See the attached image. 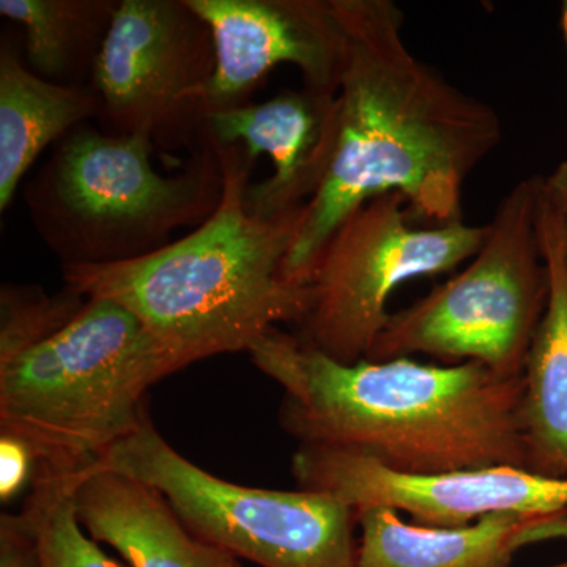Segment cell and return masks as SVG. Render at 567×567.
<instances>
[{
    "instance_id": "24",
    "label": "cell",
    "mask_w": 567,
    "mask_h": 567,
    "mask_svg": "<svg viewBox=\"0 0 567 567\" xmlns=\"http://www.w3.org/2000/svg\"><path fill=\"white\" fill-rule=\"evenodd\" d=\"M550 567H567V561L559 563V565L550 566Z\"/></svg>"
},
{
    "instance_id": "8",
    "label": "cell",
    "mask_w": 567,
    "mask_h": 567,
    "mask_svg": "<svg viewBox=\"0 0 567 567\" xmlns=\"http://www.w3.org/2000/svg\"><path fill=\"white\" fill-rule=\"evenodd\" d=\"M487 226H412L404 197L382 194L352 213L330 238L311 281L297 336L341 363L365 360L382 333L391 293L410 279L450 274L472 259Z\"/></svg>"
},
{
    "instance_id": "14",
    "label": "cell",
    "mask_w": 567,
    "mask_h": 567,
    "mask_svg": "<svg viewBox=\"0 0 567 567\" xmlns=\"http://www.w3.org/2000/svg\"><path fill=\"white\" fill-rule=\"evenodd\" d=\"M74 505L85 533L130 567H244L194 535L159 492L133 477L89 466L78 480Z\"/></svg>"
},
{
    "instance_id": "1",
    "label": "cell",
    "mask_w": 567,
    "mask_h": 567,
    "mask_svg": "<svg viewBox=\"0 0 567 567\" xmlns=\"http://www.w3.org/2000/svg\"><path fill=\"white\" fill-rule=\"evenodd\" d=\"M334 7L347 39L338 144L284 265L287 281L298 286H309L339 226L382 194L404 197L412 218L427 226L464 221L466 178L503 140L487 103L406 48L398 3L334 0Z\"/></svg>"
},
{
    "instance_id": "4",
    "label": "cell",
    "mask_w": 567,
    "mask_h": 567,
    "mask_svg": "<svg viewBox=\"0 0 567 567\" xmlns=\"http://www.w3.org/2000/svg\"><path fill=\"white\" fill-rule=\"evenodd\" d=\"M183 368L123 306L85 298L61 330L0 357V434L37 464L81 472L140 429L148 388Z\"/></svg>"
},
{
    "instance_id": "5",
    "label": "cell",
    "mask_w": 567,
    "mask_h": 567,
    "mask_svg": "<svg viewBox=\"0 0 567 567\" xmlns=\"http://www.w3.org/2000/svg\"><path fill=\"white\" fill-rule=\"evenodd\" d=\"M155 151L148 137L104 133L91 122L54 145L22 199L62 267L132 262L210 218L224 192L210 133L174 175L153 167Z\"/></svg>"
},
{
    "instance_id": "7",
    "label": "cell",
    "mask_w": 567,
    "mask_h": 567,
    "mask_svg": "<svg viewBox=\"0 0 567 567\" xmlns=\"http://www.w3.org/2000/svg\"><path fill=\"white\" fill-rule=\"evenodd\" d=\"M93 468L133 477L167 499L194 535L260 567H354L358 513L327 492L241 486L174 450L145 416Z\"/></svg>"
},
{
    "instance_id": "20",
    "label": "cell",
    "mask_w": 567,
    "mask_h": 567,
    "mask_svg": "<svg viewBox=\"0 0 567 567\" xmlns=\"http://www.w3.org/2000/svg\"><path fill=\"white\" fill-rule=\"evenodd\" d=\"M37 468L35 454L22 440L0 434V499L10 502L18 492L33 480Z\"/></svg>"
},
{
    "instance_id": "11",
    "label": "cell",
    "mask_w": 567,
    "mask_h": 567,
    "mask_svg": "<svg viewBox=\"0 0 567 567\" xmlns=\"http://www.w3.org/2000/svg\"><path fill=\"white\" fill-rule=\"evenodd\" d=\"M210 25L216 69L212 112L251 103L276 66L301 71L305 87L338 93L347 39L334 0H188Z\"/></svg>"
},
{
    "instance_id": "23",
    "label": "cell",
    "mask_w": 567,
    "mask_h": 567,
    "mask_svg": "<svg viewBox=\"0 0 567 567\" xmlns=\"http://www.w3.org/2000/svg\"><path fill=\"white\" fill-rule=\"evenodd\" d=\"M559 22H561L563 37H565L566 48H567V0H566V2H563L561 20H559Z\"/></svg>"
},
{
    "instance_id": "22",
    "label": "cell",
    "mask_w": 567,
    "mask_h": 567,
    "mask_svg": "<svg viewBox=\"0 0 567 567\" xmlns=\"http://www.w3.org/2000/svg\"><path fill=\"white\" fill-rule=\"evenodd\" d=\"M544 189L551 203L557 205L566 218V249H567V159L559 163L557 169L548 177H544Z\"/></svg>"
},
{
    "instance_id": "21",
    "label": "cell",
    "mask_w": 567,
    "mask_h": 567,
    "mask_svg": "<svg viewBox=\"0 0 567 567\" xmlns=\"http://www.w3.org/2000/svg\"><path fill=\"white\" fill-rule=\"evenodd\" d=\"M0 567H39L35 537L22 513L0 517Z\"/></svg>"
},
{
    "instance_id": "17",
    "label": "cell",
    "mask_w": 567,
    "mask_h": 567,
    "mask_svg": "<svg viewBox=\"0 0 567 567\" xmlns=\"http://www.w3.org/2000/svg\"><path fill=\"white\" fill-rule=\"evenodd\" d=\"M121 0H0V14L24 31L33 73L62 85H91Z\"/></svg>"
},
{
    "instance_id": "16",
    "label": "cell",
    "mask_w": 567,
    "mask_h": 567,
    "mask_svg": "<svg viewBox=\"0 0 567 567\" xmlns=\"http://www.w3.org/2000/svg\"><path fill=\"white\" fill-rule=\"evenodd\" d=\"M91 85L54 84L22 63L9 41L0 47V212L9 210L22 178L50 145L99 121Z\"/></svg>"
},
{
    "instance_id": "19",
    "label": "cell",
    "mask_w": 567,
    "mask_h": 567,
    "mask_svg": "<svg viewBox=\"0 0 567 567\" xmlns=\"http://www.w3.org/2000/svg\"><path fill=\"white\" fill-rule=\"evenodd\" d=\"M85 298L63 289L48 295L39 286L3 284L0 289V357L61 330L84 306Z\"/></svg>"
},
{
    "instance_id": "3",
    "label": "cell",
    "mask_w": 567,
    "mask_h": 567,
    "mask_svg": "<svg viewBox=\"0 0 567 567\" xmlns=\"http://www.w3.org/2000/svg\"><path fill=\"white\" fill-rule=\"evenodd\" d=\"M216 147L224 192L207 221L132 262L62 267L66 289L123 306L185 365L249 352L276 324L298 327L311 303V287L284 276L308 204L254 215L246 189L256 159L238 144Z\"/></svg>"
},
{
    "instance_id": "15",
    "label": "cell",
    "mask_w": 567,
    "mask_h": 567,
    "mask_svg": "<svg viewBox=\"0 0 567 567\" xmlns=\"http://www.w3.org/2000/svg\"><path fill=\"white\" fill-rule=\"evenodd\" d=\"M354 567H507L518 548L567 539V513L488 516L461 527L406 524L390 507L358 511Z\"/></svg>"
},
{
    "instance_id": "2",
    "label": "cell",
    "mask_w": 567,
    "mask_h": 567,
    "mask_svg": "<svg viewBox=\"0 0 567 567\" xmlns=\"http://www.w3.org/2000/svg\"><path fill=\"white\" fill-rule=\"evenodd\" d=\"M248 353L282 388L281 425L300 445L349 451L405 475L528 470L524 375L412 358L346 364L279 328Z\"/></svg>"
},
{
    "instance_id": "13",
    "label": "cell",
    "mask_w": 567,
    "mask_h": 567,
    "mask_svg": "<svg viewBox=\"0 0 567 567\" xmlns=\"http://www.w3.org/2000/svg\"><path fill=\"white\" fill-rule=\"evenodd\" d=\"M536 229L548 274L546 311L524 369L522 431L529 472L567 477V249L566 218L540 177Z\"/></svg>"
},
{
    "instance_id": "12",
    "label": "cell",
    "mask_w": 567,
    "mask_h": 567,
    "mask_svg": "<svg viewBox=\"0 0 567 567\" xmlns=\"http://www.w3.org/2000/svg\"><path fill=\"white\" fill-rule=\"evenodd\" d=\"M207 132L216 144H238L252 159H271L274 174L249 183L246 207L265 218L282 215L308 204L330 171L338 144V93L305 85L284 89L267 102L212 112Z\"/></svg>"
},
{
    "instance_id": "10",
    "label": "cell",
    "mask_w": 567,
    "mask_h": 567,
    "mask_svg": "<svg viewBox=\"0 0 567 567\" xmlns=\"http://www.w3.org/2000/svg\"><path fill=\"white\" fill-rule=\"evenodd\" d=\"M292 473L301 488L327 492L353 507H390L425 527H461L488 516L567 513V477L517 466L405 475L372 458L324 446H298Z\"/></svg>"
},
{
    "instance_id": "18",
    "label": "cell",
    "mask_w": 567,
    "mask_h": 567,
    "mask_svg": "<svg viewBox=\"0 0 567 567\" xmlns=\"http://www.w3.org/2000/svg\"><path fill=\"white\" fill-rule=\"evenodd\" d=\"M81 472L37 464L21 513L35 537L39 567H123L104 554L78 518L74 491Z\"/></svg>"
},
{
    "instance_id": "6",
    "label": "cell",
    "mask_w": 567,
    "mask_h": 567,
    "mask_svg": "<svg viewBox=\"0 0 567 567\" xmlns=\"http://www.w3.org/2000/svg\"><path fill=\"white\" fill-rule=\"evenodd\" d=\"M539 185L540 177L525 178L503 197L464 270L390 315L365 360L427 354L451 364L480 363L502 377L524 375L548 300L536 229Z\"/></svg>"
},
{
    "instance_id": "9",
    "label": "cell",
    "mask_w": 567,
    "mask_h": 567,
    "mask_svg": "<svg viewBox=\"0 0 567 567\" xmlns=\"http://www.w3.org/2000/svg\"><path fill=\"white\" fill-rule=\"evenodd\" d=\"M215 69L210 25L188 0H121L91 82L99 128L140 134L167 153L196 151Z\"/></svg>"
}]
</instances>
